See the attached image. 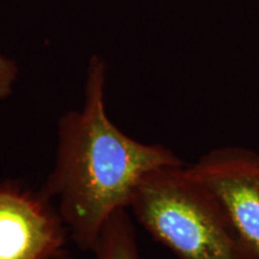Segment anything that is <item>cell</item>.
I'll use <instances>...</instances> for the list:
<instances>
[{
  "mask_svg": "<svg viewBox=\"0 0 259 259\" xmlns=\"http://www.w3.org/2000/svg\"><path fill=\"white\" fill-rule=\"evenodd\" d=\"M106 80L105 60L92 57L82 105L58 122L54 164L42 189L83 251H93L108 220L128 209L147 174L184 164L169 148L139 142L109 119Z\"/></svg>",
  "mask_w": 259,
  "mask_h": 259,
  "instance_id": "6da1fadb",
  "label": "cell"
},
{
  "mask_svg": "<svg viewBox=\"0 0 259 259\" xmlns=\"http://www.w3.org/2000/svg\"><path fill=\"white\" fill-rule=\"evenodd\" d=\"M128 209L179 259H245L221 206L185 164L147 174Z\"/></svg>",
  "mask_w": 259,
  "mask_h": 259,
  "instance_id": "7a4b0ae2",
  "label": "cell"
},
{
  "mask_svg": "<svg viewBox=\"0 0 259 259\" xmlns=\"http://www.w3.org/2000/svg\"><path fill=\"white\" fill-rule=\"evenodd\" d=\"M187 169L221 206L244 258L259 259V153L216 148Z\"/></svg>",
  "mask_w": 259,
  "mask_h": 259,
  "instance_id": "3957f363",
  "label": "cell"
},
{
  "mask_svg": "<svg viewBox=\"0 0 259 259\" xmlns=\"http://www.w3.org/2000/svg\"><path fill=\"white\" fill-rule=\"evenodd\" d=\"M69 236L57 206L42 190L0 183V259H57Z\"/></svg>",
  "mask_w": 259,
  "mask_h": 259,
  "instance_id": "277c9868",
  "label": "cell"
},
{
  "mask_svg": "<svg viewBox=\"0 0 259 259\" xmlns=\"http://www.w3.org/2000/svg\"><path fill=\"white\" fill-rule=\"evenodd\" d=\"M92 252L94 259H142L127 209L119 210L108 220Z\"/></svg>",
  "mask_w": 259,
  "mask_h": 259,
  "instance_id": "5b68a950",
  "label": "cell"
},
{
  "mask_svg": "<svg viewBox=\"0 0 259 259\" xmlns=\"http://www.w3.org/2000/svg\"><path fill=\"white\" fill-rule=\"evenodd\" d=\"M17 74L18 67L16 61L0 54V101L12 93Z\"/></svg>",
  "mask_w": 259,
  "mask_h": 259,
  "instance_id": "8992f818",
  "label": "cell"
},
{
  "mask_svg": "<svg viewBox=\"0 0 259 259\" xmlns=\"http://www.w3.org/2000/svg\"><path fill=\"white\" fill-rule=\"evenodd\" d=\"M257 3H258V4H259V0H257Z\"/></svg>",
  "mask_w": 259,
  "mask_h": 259,
  "instance_id": "52a82bcc",
  "label": "cell"
}]
</instances>
